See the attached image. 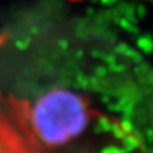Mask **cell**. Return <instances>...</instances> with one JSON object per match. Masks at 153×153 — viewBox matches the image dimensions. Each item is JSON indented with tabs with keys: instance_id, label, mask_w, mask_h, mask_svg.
<instances>
[{
	"instance_id": "1",
	"label": "cell",
	"mask_w": 153,
	"mask_h": 153,
	"mask_svg": "<svg viewBox=\"0 0 153 153\" xmlns=\"http://www.w3.org/2000/svg\"><path fill=\"white\" fill-rule=\"evenodd\" d=\"M92 124V108L84 96L69 87L45 91L25 105V126L35 149H57L80 139Z\"/></svg>"
}]
</instances>
